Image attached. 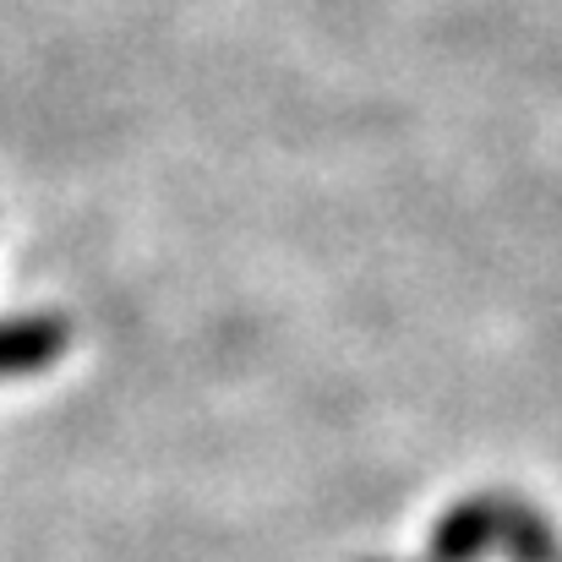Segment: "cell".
Segmentation results:
<instances>
[{"mask_svg": "<svg viewBox=\"0 0 562 562\" xmlns=\"http://www.w3.org/2000/svg\"><path fill=\"white\" fill-rule=\"evenodd\" d=\"M66 350H71V323L60 312L0 317V376L49 372Z\"/></svg>", "mask_w": 562, "mask_h": 562, "instance_id": "obj_1", "label": "cell"}, {"mask_svg": "<svg viewBox=\"0 0 562 562\" xmlns=\"http://www.w3.org/2000/svg\"><path fill=\"white\" fill-rule=\"evenodd\" d=\"M492 547H497V492H475V497H459L431 525L426 562H475Z\"/></svg>", "mask_w": 562, "mask_h": 562, "instance_id": "obj_2", "label": "cell"}, {"mask_svg": "<svg viewBox=\"0 0 562 562\" xmlns=\"http://www.w3.org/2000/svg\"><path fill=\"white\" fill-rule=\"evenodd\" d=\"M497 552L508 562H562V541L536 503L497 492Z\"/></svg>", "mask_w": 562, "mask_h": 562, "instance_id": "obj_3", "label": "cell"}]
</instances>
